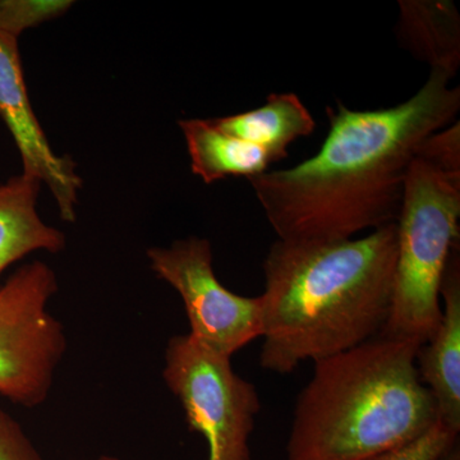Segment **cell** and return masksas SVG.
Here are the masks:
<instances>
[{"instance_id": "4fadbf2b", "label": "cell", "mask_w": 460, "mask_h": 460, "mask_svg": "<svg viewBox=\"0 0 460 460\" xmlns=\"http://www.w3.org/2000/svg\"><path fill=\"white\" fill-rule=\"evenodd\" d=\"M210 120L220 131L265 148L277 162L286 159L292 142L316 128L313 114L293 93H271L255 111Z\"/></svg>"}, {"instance_id": "e0dca14e", "label": "cell", "mask_w": 460, "mask_h": 460, "mask_svg": "<svg viewBox=\"0 0 460 460\" xmlns=\"http://www.w3.org/2000/svg\"><path fill=\"white\" fill-rule=\"evenodd\" d=\"M0 460H44L25 431L0 405Z\"/></svg>"}, {"instance_id": "30bf717a", "label": "cell", "mask_w": 460, "mask_h": 460, "mask_svg": "<svg viewBox=\"0 0 460 460\" xmlns=\"http://www.w3.org/2000/svg\"><path fill=\"white\" fill-rule=\"evenodd\" d=\"M396 35L404 49L453 80L460 66V14L450 0H401Z\"/></svg>"}, {"instance_id": "6da1fadb", "label": "cell", "mask_w": 460, "mask_h": 460, "mask_svg": "<svg viewBox=\"0 0 460 460\" xmlns=\"http://www.w3.org/2000/svg\"><path fill=\"white\" fill-rule=\"evenodd\" d=\"M450 81L431 69L395 107L328 108L330 129L316 155L248 180L278 238L325 243L396 223L420 145L459 113L460 89Z\"/></svg>"}, {"instance_id": "277c9868", "label": "cell", "mask_w": 460, "mask_h": 460, "mask_svg": "<svg viewBox=\"0 0 460 460\" xmlns=\"http://www.w3.org/2000/svg\"><path fill=\"white\" fill-rule=\"evenodd\" d=\"M459 220L460 175L414 157L396 220L392 308L380 337L420 347L434 335L441 320L445 269L459 248Z\"/></svg>"}, {"instance_id": "52a82bcc", "label": "cell", "mask_w": 460, "mask_h": 460, "mask_svg": "<svg viewBox=\"0 0 460 460\" xmlns=\"http://www.w3.org/2000/svg\"><path fill=\"white\" fill-rule=\"evenodd\" d=\"M151 269L177 290L189 317L190 335L232 358L262 335L261 299L235 295L215 275L208 239L190 237L146 252Z\"/></svg>"}, {"instance_id": "3957f363", "label": "cell", "mask_w": 460, "mask_h": 460, "mask_svg": "<svg viewBox=\"0 0 460 460\" xmlns=\"http://www.w3.org/2000/svg\"><path fill=\"white\" fill-rule=\"evenodd\" d=\"M420 345L377 337L314 362L296 401L287 460H366L438 422L420 381Z\"/></svg>"}, {"instance_id": "8992f818", "label": "cell", "mask_w": 460, "mask_h": 460, "mask_svg": "<svg viewBox=\"0 0 460 460\" xmlns=\"http://www.w3.org/2000/svg\"><path fill=\"white\" fill-rule=\"evenodd\" d=\"M57 275L26 263L0 286V396L21 407L47 401L66 349L63 323L49 311Z\"/></svg>"}, {"instance_id": "8fae6325", "label": "cell", "mask_w": 460, "mask_h": 460, "mask_svg": "<svg viewBox=\"0 0 460 460\" xmlns=\"http://www.w3.org/2000/svg\"><path fill=\"white\" fill-rule=\"evenodd\" d=\"M40 187V181L23 174L0 183V278L30 253H58L66 247V235L38 213Z\"/></svg>"}, {"instance_id": "ac0fdd59", "label": "cell", "mask_w": 460, "mask_h": 460, "mask_svg": "<svg viewBox=\"0 0 460 460\" xmlns=\"http://www.w3.org/2000/svg\"><path fill=\"white\" fill-rule=\"evenodd\" d=\"M441 460H460L459 443L456 444V447H454L453 449L447 454V456H444Z\"/></svg>"}, {"instance_id": "ba28073f", "label": "cell", "mask_w": 460, "mask_h": 460, "mask_svg": "<svg viewBox=\"0 0 460 460\" xmlns=\"http://www.w3.org/2000/svg\"><path fill=\"white\" fill-rule=\"evenodd\" d=\"M0 119L7 127L22 162L21 174L45 183L65 222L77 219L83 178L75 160L54 153L30 102L18 39L0 32Z\"/></svg>"}, {"instance_id": "5b68a950", "label": "cell", "mask_w": 460, "mask_h": 460, "mask_svg": "<svg viewBox=\"0 0 460 460\" xmlns=\"http://www.w3.org/2000/svg\"><path fill=\"white\" fill-rule=\"evenodd\" d=\"M166 386L181 402L190 429L204 436L208 460H251L250 438L261 402L229 357L175 335L165 349Z\"/></svg>"}, {"instance_id": "5bb4252c", "label": "cell", "mask_w": 460, "mask_h": 460, "mask_svg": "<svg viewBox=\"0 0 460 460\" xmlns=\"http://www.w3.org/2000/svg\"><path fill=\"white\" fill-rule=\"evenodd\" d=\"M71 0H0V32L18 39L23 31L63 16Z\"/></svg>"}, {"instance_id": "7a4b0ae2", "label": "cell", "mask_w": 460, "mask_h": 460, "mask_svg": "<svg viewBox=\"0 0 460 460\" xmlns=\"http://www.w3.org/2000/svg\"><path fill=\"white\" fill-rule=\"evenodd\" d=\"M396 223L345 241L278 239L265 261L260 366L278 375L380 337L392 308Z\"/></svg>"}, {"instance_id": "9a60e30c", "label": "cell", "mask_w": 460, "mask_h": 460, "mask_svg": "<svg viewBox=\"0 0 460 460\" xmlns=\"http://www.w3.org/2000/svg\"><path fill=\"white\" fill-rule=\"evenodd\" d=\"M458 438L459 434L438 422L416 440L366 460H441L459 443Z\"/></svg>"}, {"instance_id": "9c48e42d", "label": "cell", "mask_w": 460, "mask_h": 460, "mask_svg": "<svg viewBox=\"0 0 460 460\" xmlns=\"http://www.w3.org/2000/svg\"><path fill=\"white\" fill-rule=\"evenodd\" d=\"M440 296L441 320L438 329L417 353L420 381L438 408V422L460 432V259L453 250L445 269Z\"/></svg>"}, {"instance_id": "d6986e66", "label": "cell", "mask_w": 460, "mask_h": 460, "mask_svg": "<svg viewBox=\"0 0 460 460\" xmlns=\"http://www.w3.org/2000/svg\"><path fill=\"white\" fill-rule=\"evenodd\" d=\"M100 460H119V459H115V458H108V456H107V458H102V459H100Z\"/></svg>"}, {"instance_id": "7c38bea8", "label": "cell", "mask_w": 460, "mask_h": 460, "mask_svg": "<svg viewBox=\"0 0 460 460\" xmlns=\"http://www.w3.org/2000/svg\"><path fill=\"white\" fill-rule=\"evenodd\" d=\"M190 169L205 183L243 175L247 180L269 171L275 157L268 150L220 131L210 119H181Z\"/></svg>"}, {"instance_id": "2e32d148", "label": "cell", "mask_w": 460, "mask_h": 460, "mask_svg": "<svg viewBox=\"0 0 460 460\" xmlns=\"http://www.w3.org/2000/svg\"><path fill=\"white\" fill-rule=\"evenodd\" d=\"M416 157L447 174L460 175L459 120L425 138L417 150Z\"/></svg>"}, {"instance_id": "ffe728a7", "label": "cell", "mask_w": 460, "mask_h": 460, "mask_svg": "<svg viewBox=\"0 0 460 460\" xmlns=\"http://www.w3.org/2000/svg\"><path fill=\"white\" fill-rule=\"evenodd\" d=\"M84 460V459H83Z\"/></svg>"}]
</instances>
